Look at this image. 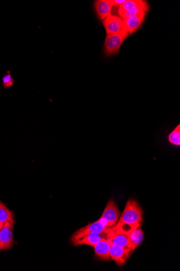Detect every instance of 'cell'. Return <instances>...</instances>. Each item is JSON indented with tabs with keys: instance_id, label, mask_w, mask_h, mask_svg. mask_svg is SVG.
Listing matches in <instances>:
<instances>
[{
	"instance_id": "1",
	"label": "cell",
	"mask_w": 180,
	"mask_h": 271,
	"mask_svg": "<svg viewBox=\"0 0 180 271\" xmlns=\"http://www.w3.org/2000/svg\"><path fill=\"white\" fill-rule=\"evenodd\" d=\"M143 221V212L137 201L130 199L118 223L125 224L136 227H140Z\"/></svg>"
},
{
	"instance_id": "2",
	"label": "cell",
	"mask_w": 180,
	"mask_h": 271,
	"mask_svg": "<svg viewBox=\"0 0 180 271\" xmlns=\"http://www.w3.org/2000/svg\"><path fill=\"white\" fill-rule=\"evenodd\" d=\"M148 3L142 0H126L125 2L119 6L118 14L122 20L130 18L142 11H148Z\"/></svg>"
},
{
	"instance_id": "3",
	"label": "cell",
	"mask_w": 180,
	"mask_h": 271,
	"mask_svg": "<svg viewBox=\"0 0 180 271\" xmlns=\"http://www.w3.org/2000/svg\"><path fill=\"white\" fill-rule=\"evenodd\" d=\"M129 36V33L123 31L107 35L104 42V53L107 56L118 54L121 45Z\"/></svg>"
},
{
	"instance_id": "4",
	"label": "cell",
	"mask_w": 180,
	"mask_h": 271,
	"mask_svg": "<svg viewBox=\"0 0 180 271\" xmlns=\"http://www.w3.org/2000/svg\"><path fill=\"white\" fill-rule=\"evenodd\" d=\"M120 215L117 204L113 199L108 201L105 210L99 221L105 227H112L117 224Z\"/></svg>"
},
{
	"instance_id": "5",
	"label": "cell",
	"mask_w": 180,
	"mask_h": 271,
	"mask_svg": "<svg viewBox=\"0 0 180 271\" xmlns=\"http://www.w3.org/2000/svg\"><path fill=\"white\" fill-rule=\"evenodd\" d=\"M112 228L104 226L100 221L98 220L92 224H89L88 226L80 228L73 233L71 238L72 243L87 234L108 233L111 231Z\"/></svg>"
},
{
	"instance_id": "6",
	"label": "cell",
	"mask_w": 180,
	"mask_h": 271,
	"mask_svg": "<svg viewBox=\"0 0 180 271\" xmlns=\"http://www.w3.org/2000/svg\"><path fill=\"white\" fill-rule=\"evenodd\" d=\"M15 221L11 219L4 224L0 230V251L10 249L14 244L13 229Z\"/></svg>"
},
{
	"instance_id": "7",
	"label": "cell",
	"mask_w": 180,
	"mask_h": 271,
	"mask_svg": "<svg viewBox=\"0 0 180 271\" xmlns=\"http://www.w3.org/2000/svg\"><path fill=\"white\" fill-rule=\"evenodd\" d=\"M146 16V12L142 11V12L130 17V18L124 19L121 31L129 33L130 36L131 35L142 26Z\"/></svg>"
},
{
	"instance_id": "8",
	"label": "cell",
	"mask_w": 180,
	"mask_h": 271,
	"mask_svg": "<svg viewBox=\"0 0 180 271\" xmlns=\"http://www.w3.org/2000/svg\"><path fill=\"white\" fill-rule=\"evenodd\" d=\"M132 252L123 247L111 245L110 247V259L115 262L118 266H123L127 259L131 256Z\"/></svg>"
},
{
	"instance_id": "9",
	"label": "cell",
	"mask_w": 180,
	"mask_h": 271,
	"mask_svg": "<svg viewBox=\"0 0 180 271\" xmlns=\"http://www.w3.org/2000/svg\"><path fill=\"white\" fill-rule=\"evenodd\" d=\"M108 233L89 234L72 242L74 246L89 245L94 247L100 241L108 239Z\"/></svg>"
},
{
	"instance_id": "10",
	"label": "cell",
	"mask_w": 180,
	"mask_h": 271,
	"mask_svg": "<svg viewBox=\"0 0 180 271\" xmlns=\"http://www.w3.org/2000/svg\"><path fill=\"white\" fill-rule=\"evenodd\" d=\"M94 5L98 18L100 20H105L111 14L113 5L111 0H97Z\"/></svg>"
},
{
	"instance_id": "11",
	"label": "cell",
	"mask_w": 180,
	"mask_h": 271,
	"mask_svg": "<svg viewBox=\"0 0 180 271\" xmlns=\"http://www.w3.org/2000/svg\"><path fill=\"white\" fill-rule=\"evenodd\" d=\"M108 239L111 245L123 247L131 251L129 247V234L118 232L113 227L108 233Z\"/></svg>"
},
{
	"instance_id": "12",
	"label": "cell",
	"mask_w": 180,
	"mask_h": 271,
	"mask_svg": "<svg viewBox=\"0 0 180 271\" xmlns=\"http://www.w3.org/2000/svg\"><path fill=\"white\" fill-rule=\"evenodd\" d=\"M103 24L105 27L107 35H109L121 31L123 20L117 16L111 14L103 21Z\"/></svg>"
},
{
	"instance_id": "13",
	"label": "cell",
	"mask_w": 180,
	"mask_h": 271,
	"mask_svg": "<svg viewBox=\"0 0 180 271\" xmlns=\"http://www.w3.org/2000/svg\"><path fill=\"white\" fill-rule=\"evenodd\" d=\"M111 244L108 239L103 240L94 247L96 256L103 261L110 259L109 250Z\"/></svg>"
},
{
	"instance_id": "14",
	"label": "cell",
	"mask_w": 180,
	"mask_h": 271,
	"mask_svg": "<svg viewBox=\"0 0 180 271\" xmlns=\"http://www.w3.org/2000/svg\"><path fill=\"white\" fill-rule=\"evenodd\" d=\"M144 234L140 227L135 229L129 234V243L130 250L133 252L141 244L144 240Z\"/></svg>"
},
{
	"instance_id": "15",
	"label": "cell",
	"mask_w": 180,
	"mask_h": 271,
	"mask_svg": "<svg viewBox=\"0 0 180 271\" xmlns=\"http://www.w3.org/2000/svg\"><path fill=\"white\" fill-rule=\"evenodd\" d=\"M13 219V213L0 200V222L4 224Z\"/></svg>"
},
{
	"instance_id": "16",
	"label": "cell",
	"mask_w": 180,
	"mask_h": 271,
	"mask_svg": "<svg viewBox=\"0 0 180 271\" xmlns=\"http://www.w3.org/2000/svg\"><path fill=\"white\" fill-rule=\"evenodd\" d=\"M168 142L176 146H180V125L177 126L167 136Z\"/></svg>"
},
{
	"instance_id": "17",
	"label": "cell",
	"mask_w": 180,
	"mask_h": 271,
	"mask_svg": "<svg viewBox=\"0 0 180 271\" xmlns=\"http://www.w3.org/2000/svg\"><path fill=\"white\" fill-rule=\"evenodd\" d=\"M1 80L3 88L5 90L11 88L14 85L15 80L9 70L4 74Z\"/></svg>"
},
{
	"instance_id": "18",
	"label": "cell",
	"mask_w": 180,
	"mask_h": 271,
	"mask_svg": "<svg viewBox=\"0 0 180 271\" xmlns=\"http://www.w3.org/2000/svg\"><path fill=\"white\" fill-rule=\"evenodd\" d=\"M113 6H119L120 5L124 3L126 0H111Z\"/></svg>"
},
{
	"instance_id": "19",
	"label": "cell",
	"mask_w": 180,
	"mask_h": 271,
	"mask_svg": "<svg viewBox=\"0 0 180 271\" xmlns=\"http://www.w3.org/2000/svg\"><path fill=\"white\" fill-rule=\"evenodd\" d=\"M3 225H4V223L0 222V230H1V228H2Z\"/></svg>"
}]
</instances>
